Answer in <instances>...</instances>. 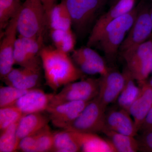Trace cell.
Wrapping results in <instances>:
<instances>
[{
	"label": "cell",
	"instance_id": "1",
	"mask_svg": "<svg viewBox=\"0 0 152 152\" xmlns=\"http://www.w3.org/2000/svg\"><path fill=\"white\" fill-rule=\"evenodd\" d=\"M39 56L43 68L46 85L54 91L83 76V73L68 54L56 48L44 47Z\"/></svg>",
	"mask_w": 152,
	"mask_h": 152
},
{
	"label": "cell",
	"instance_id": "2",
	"mask_svg": "<svg viewBox=\"0 0 152 152\" xmlns=\"http://www.w3.org/2000/svg\"><path fill=\"white\" fill-rule=\"evenodd\" d=\"M139 10L134 9L110 23L101 33L96 46L103 52L107 58L113 61L125 38L134 22Z\"/></svg>",
	"mask_w": 152,
	"mask_h": 152
},
{
	"label": "cell",
	"instance_id": "3",
	"mask_svg": "<svg viewBox=\"0 0 152 152\" xmlns=\"http://www.w3.org/2000/svg\"><path fill=\"white\" fill-rule=\"evenodd\" d=\"M46 15L41 0H25L18 18L19 36L26 37H43Z\"/></svg>",
	"mask_w": 152,
	"mask_h": 152
},
{
	"label": "cell",
	"instance_id": "4",
	"mask_svg": "<svg viewBox=\"0 0 152 152\" xmlns=\"http://www.w3.org/2000/svg\"><path fill=\"white\" fill-rule=\"evenodd\" d=\"M121 53L126 67L138 83L146 81L152 72V39Z\"/></svg>",
	"mask_w": 152,
	"mask_h": 152
},
{
	"label": "cell",
	"instance_id": "5",
	"mask_svg": "<svg viewBox=\"0 0 152 152\" xmlns=\"http://www.w3.org/2000/svg\"><path fill=\"white\" fill-rule=\"evenodd\" d=\"M106 109L96 97L89 102L65 130L96 134L102 132L104 128Z\"/></svg>",
	"mask_w": 152,
	"mask_h": 152
},
{
	"label": "cell",
	"instance_id": "6",
	"mask_svg": "<svg viewBox=\"0 0 152 152\" xmlns=\"http://www.w3.org/2000/svg\"><path fill=\"white\" fill-rule=\"evenodd\" d=\"M99 90V79L89 78L65 85L62 89L55 94L49 106L72 102H89L97 96Z\"/></svg>",
	"mask_w": 152,
	"mask_h": 152
},
{
	"label": "cell",
	"instance_id": "7",
	"mask_svg": "<svg viewBox=\"0 0 152 152\" xmlns=\"http://www.w3.org/2000/svg\"><path fill=\"white\" fill-rule=\"evenodd\" d=\"M72 18V25L79 33L86 30L101 6V0H63Z\"/></svg>",
	"mask_w": 152,
	"mask_h": 152
},
{
	"label": "cell",
	"instance_id": "8",
	"mask_svg": "<svg viewBox=\"0 0 152 152\" xmlns=\"http://www.w3.org/2000/svg\"><path fill=\"white\" fill-rule=\"evenodd\" d=\"M19 14V13H18ZM18 14L9 22L0 44V77L2 80L13 69Z\"/></svg>",
	"mask_w": 152,
	"mask_h": 152
},
{
	"label": "cell",
	"instance_id": "9",
	"mask_svg": "<svg viewBox=\"0 0 152 152\" xmlns=\"http://www.w3.org/2000/svg\"><path fill=\"white\" fill-rule=\"evenodd\" d=\"M72 59L84 74L89 75H106L110 69L100 55L91 48L87 46L75 50Z\"/></svg>",
	"mask_w": 152,
	"mask_h": 152
},
{
	"label": "cell",
	"instance_id": "10",
	"mask_svg": "<svg viewBox=\"0 0 152 152\" xmlns=\"http://www.w3.org/2000/svg\"><path fill=\"white\" fill-rule=\"evenodd\" d=\"M120 48L123 52L147 41L152 34V21L148 8L139 11L134 22Z\"/></svg>",
	"mask_w": 152,
	"mask_h": 152
},
{
	"label": "cell",
	"instance_id": "11",
	"mask_svg": "<svg viewBox=\"0 0 152 152\" xmlns=\"http://www.w3.org/2000/svg\"><path fill=\"white\" fill-rule=\"evenodd\" d=\"M90 102V101H89ZM89 102L72 101L55 106H49L46 111L52 125L65 129L78 116Z\"/></svg>",
	"mask_w": 152,
	"mask_h": 152
},
{
	"label": "cell",
	"instance_id": "12",
	"mask_svg": "<svg viewBox=\"0 0 152 152\" xmlns=\"http://www.w3.org/2000/svg\"><path fill=\"white\" fill-rule=\"evenodd\" d=\"M135 2V0H120L107 12L101 16L93 27L87 46L92 48L96 46L101 33L106 27L115 19L132 10Z\"/></svg>",
	"mask_w": 152,
	"mask_h": 152
},
{
	"label": "cell",
	"instance_id": "13",
	"mask_svg": "<svg viewBox=\"0 0 152 152\" xmlns=\"http://www.w3.org/2000/svg\"><path fill=\"white\" fill-rule=\"evenodd\" d=\"M122 73L110 71L99 78V90L97 96L100 102L107 107L117 101L124 84Z\"/></svg>",
	"mask_w": 152,
	"mask_h": 152
},
{
	"label": "cell",
	"instance_id": "14",
	"mask_svg": "<svg viewBox=\"0 0 152 152\" xmlns=\"http://www.w3.org/2000/svg\"><path fill=\"white\" fill-rule=\"evenodd\" d=\"M55 94L36 88L32 89L11 106L16 107L24 115L41 113L46 110Z\"/></svg>",
	"mask_w": 152,
	"mask_h": 152
},
{
	"label": "cell",
	"instance_id": "15",
	"mask_svg": "<svg viewBox=\"0 0 152 152\" xmlns=\"http://www.w3.org/2000/svg\"><path fill=\"white\" fill-rule=\"evenodd\" d=\"M41 68L14 69L3 79L7 86L22 90L35 88L40 81Z\"/></svg>",
	"mask_w": 152,
	"mask_h": 152
},
{
	"label": "cell",
	"instance_id": "16",
	"mask_svg": "<svg viewBox=\"0 0 152 152\" xmlns=\"http://www.w3.org/2000/svg\"><path fill=\"white\" fill-rule=\"evenodd\" d=\"M104 129L133 137H135L138 132L130 114L121 108L106 112Z\"/></svg>",
	"mask_w": 152,
	"mask_h": 152
},
{
	"label": "cell",
	"instance_id": "17",
	"mask_svg": "<svg viewBox=\"0 0 152 152\" xmlns=\"http://www.w3.org/2000/svg\"><path fill=\"white\" fill-rule=\"evenodd\" d=\"M140 91L131 106L129 113L138 132L144 120L152 107V86L146 81L138 84Z\"/></svg>",
	"mask_w": 152,
	"mask_h": 152
},
{
	"label": "cell",
	"instance_id": "18",
	"mask_svg": "<svg viewBox=\"0 0 152 152\" xmlns=\"http://www.w3.org/2000/svg\"><path fill=\"white\" fill-rule=\"evenodd\" d=\"M71 132L80 145L81 151L116 152L108 139L104 140L96 134Z\"/></svg>",
	"mask_w": 152,
	"mask_h": 152
},
{
	"label": "cell",
	"instance_id": "19",
	"mask_svg": "<svg viewBox=\"0 0 152 152\" xmlns=\"http://www.w3.org/2000/svg\"><path fill=\"white\" fill-rule=\"evenodd\" d=\"M49 117L41 113H33L25 115L19 121L17 129L18 144L21 140L31 135L48 125Z\"/></svg>",
	"mask_w": 152,
	"mask_h": 152
},
{
	"label": "cell",
	"instance_id": "20",
	"mask_svg": "<svg viewBox=\"0 0 152 152\" xmlns=\"http://www.w3.org/2000/svg\"><path fill=\"white\" fill-rule=\"evenodd\" d=\"M122 73L124 77V84L117 101L120 108L129 112L131 106L138 96L140 88L136 85V80L126 67Z\"/></svg>",
	"mask_w": 152,
	"mask_h": 152
},
{
	"label": "cell",
	"instance_id": "21",
	"mask_svg": "<svg viewBox=\"0 0 152 152\" xmlns=\"http://www.w3.org/2000/svg\"><path fill=\"white\" fill-rule=\"evenodd\" d=\"M47 22L50 29L71 30L72 18L63 0L52 9L47 18Z\"/></svg>",
	"mask_w": 152,
	"mask_h": 152
},
{
	"label": "cell",
	"instance_id": "22",
	"mask_svg": "<svg viewBox=\"0 0 152 152\" xmlns=\"http://www.w3.org/2000/svg\"><path fill=\"white\" fill-rule=\"evenodd\" d=\"M102 133L107 137L116 152H136L139 151L138 142L135 137L104 129Z\"/></svg>",
	"mask_w": 152,
	"mask_h": 152
},
{
	"label": "cell",
	"instance_id": "23",
	"mask_svg": "<svg viewBox=\"0 0 152 152\" xmlns=\"http://www.w3.org/2000/svg\"><path fill=\"white\" fill-rule=\"evenodd\" d=\"M80 147L71 131L54 132L53 146L52 152H77Z\"/></svg>",
	"mask_w": 152,
	"mask_h": 152
},
{
	"label": "cell",
	"instance_id": "24",
	"mask_svg": "<svg viewBox=\"0 0 152 152\" xmlns=\"http://www.w3.org/2000/svg\"><path fill=\"white\" fill-rule=\"evenodd\" d=\"M50 36L56 48L68 54L74 51L76 37L72 29H50Z\"/></svg>",
	"mask_w": 152,
	"mask_h": 152
},
{
	"label": "cell",
	"instance_id": "25",
	"mask_svg": "<svg viewBox=\"0 0 152 152\" xmlns=\"http://www.w3.org/2000/svg\"><path fill=\"white\" fill-rule=\"evenodd\" d=\"M20 0H0V29H5L9 22L18 14Z\"/></svg>",
	"mask_w": 152,
	"mask_h": 152
},
{
	"label": "cell",
	"instance_id": "26",
	"mask_svg": "<svg viewBox=\"0 0 152 152\" xmlns=\"http://www.w3.org/2000/svg\"><path fill=\"white\" fill-rule=\"evenodd\" d=\"M15 64L21 67L41 68L38 58H32L26 51L21 40L18 37L17 39L14 52Z\"/></svg>",
	"mask_w": 152,
	"mask_h": 152
},
{
	"label": "cell",
	"instance_id": "27",
	"mask_svg": "<svg viewBox=\"0 0 152 152\" xmlns=\"http://www.w3.org/2000/svg\"><path fill=\"white\" fill-rule=\"evenodd\" d=\"M19 122L15 123L1 132L0 152H12L17 151V129Z\"/></svg>",
	"mask_w": 152,
	"mask_h": 152
},
{
	"label": "cell",
	"instance_id": "28",
	"mask_svg": "<svg viewBox=\"0 0 152 152\" xmlns=\"http://www.w3.org/2000/svg\"><path fill=\"white\" fill-rule=\"evenodd\" d=\"M36 152H52L53 146L54 132L49 125L34 134Z\"/></svg>",
	"mask_w": 152,
	"mask_h": 152
},
{
	"label": "cell",
	"instance_id": "29",
	"mask_svg": "<svg viewBox=\"0 0 152 152\" xmlns=\"http://www.w3.org/2000/svg\"><path fill=\"white\" fill-rule=\"evenodd\" d=\"M25 115L21 111L14 106L3 107L0 109V131L1 132L15 123L19 121Z\"/></svg>",
	"mask_w": 152,
	"mask_h": 152
},
{
	"label": "cell",
	"instance_id": "30",
	"mask_svg": "<svg viewBox=\"0 0 152 152\" xmlns=\"http://www.w3.org/2000/svg\"><path fill=\"white\" fill-rule=\"evenodd\" d=\"M30 90H22L10 86H1L0 108L12 105Z\"/></svg>",
	"mask_w": 152,
	"mask_h": 152
},
{
	"label": "cell",
	"instance_id": "31",
	"mask_svg": "<svg viewBox=\"0 0 152 152\" xmlns=\"http://www.w3.org/2000/svg\"><path fill=\"white\" fill-rule=\"evenodd\" d=\"M23 45L30 56L37 58L42 47L43 37H26L19 36Z\"/></svg>",
	"mask_w": 152,
	"mask_h": 152
},
{
	"label": "cell",
	"instance_id": "32",
	"mask_svg": "<svg viewBox=\"0 0 152 152\" xmlns=\"http://www.w3.org/2000/svg\"><path fill=\"white\" fill-rule=\"evenodd\" d=\"M137 139L138 142L139 151L152 152V130L142 132Z\"/></svg>",
	"mask_w": 152,
	"mask_h": 152
},
{
	"label": "cell",
	"instance_id": "33",
	"mask_svg": "<svg viewBox=\"0 0 152 152\" xmlns=\"http://www.w3.org/2000/svg\"><path fill=\"white\" fill-rule=\"evenodd\" d=\"M150 130H152V107L144 120L139 130V131L141 132Z\"/></svg>",
	"mask_w": 152,
	"mask_h": 152
},
{
	"label": "cell",
	"instance_id": "34",
	"mask_svg": "<svg viewBox=\"0 0 152 152\" xmlns=\"http://www.w3.org/2000/svg\"><path fill=\"white\" fill-rule=\"evenodd\" d=\"M56 1L57 0H41L45 12L47 19L52 9L56 4Z\"/></svg>",
	"mask_w": 152,
	"mask_h": 152
},
{
	"label": "cell",
	"instance_id": "35",
	"mask_svg": "<svg viewBox=\"0 0 152 152\" xmlns=\"http://www.w3.org/2000/svg\"><path fill=\"white\" fill-rule=\"evenodd\" d=\"M150 16H151V19L152 21V8L151 10H150Z\"/></svg>",
	"mask_w": 152,
	"mask_h": 152
},
{
	"label": "cell",
	"instance_id": "36",
	"mask_svg": "<svg viewBox=\"0 0 152 152\" xmlns=\"http://www.w3.org/2000/svg\"><path fill=\"white\" fill-rule=\"evenodd\" d=\"M149 83L150 85L152 86V78L150 80L149 82Z\"/></svg>",
	"mask_w": 152,
	"mask_h": 152
},
{
	"label": "cell",
	"instance_id": "37",
	"mask_svg": "<svg viewBox=\"0 0 152 152\" xmlns=\"http://www.w3.org/2000/svg\"><path fill=\"white\" fill-rule=\"evenodd\" d=\"M150 38H151V39H152V34L151 35V37H150Z\"/></svg>",
	"mask_w": 152,
	"mask_h": 152
},
{
	"label": "cell",
	"instance_id": "38",
	"mask_svg": "<svg viewBox=\"0 0 152 152\" xmlns=\"http://www.w3.org/2000/svg\"></svg>",
	"mask_w": 152,
	"mask_h": 152
}]
</instances>
